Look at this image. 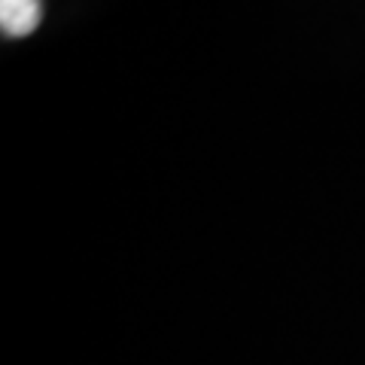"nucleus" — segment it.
<instances>
[{"instance_id": "nucleus-1", "label": "nucleus", "mask_w": 365, "mask_h": 365, "mask_svg": "<svg viewBox=\"0 0 365 365\" xmlns=\"http://www.w3.org/2000/svg\"><path fill=\"white\" fill-rule=\"evenodd\" d=\"M43 21V0H0L4 37H28Z\"/></svg>"}]
</instances>
